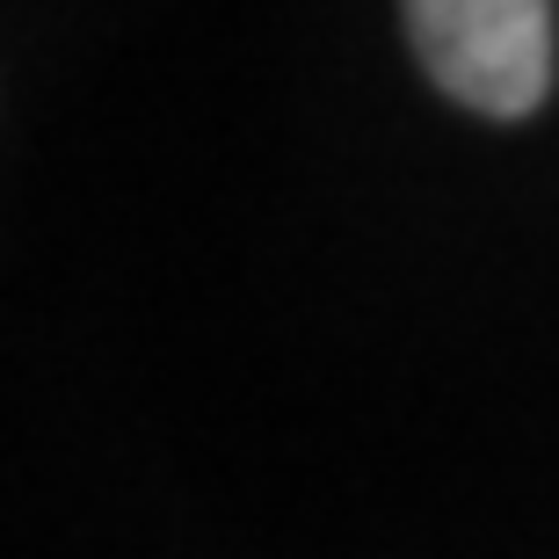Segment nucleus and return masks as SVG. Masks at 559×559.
Masks as SVG:
<instances>
[{"label": "nucleus", "mask_w": 559, "mask_h": 559, "mask_svg": "<svg viewBox=\"0 0 559 559\" xmlns=\"http://www.w3.org/2000/svg\"><path fill=\"white\" fill-rule=\"evenodd\" d=\"M407 44L451 103L479 117H531L552 95V0H400Z\"/></svg>", "instance_id": "f257e3e1"}]
</instances>
